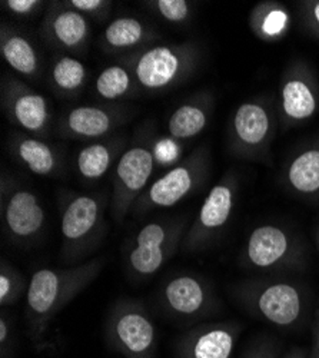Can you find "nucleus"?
<instances>
[{
  "mask_svg": "<svg viewBox=\"0 0 319 358\" xmlns=\"http://www.w3.org/2000/svg\"><path fill=\"white\" fill-rule=\"evenodd\" d=\"M103 266L101 257L73 266L40 268L32 275L26 294V322L34 344L45 345L50 322L99 277Z\"/></svg>",
  "mask_w": 319,
  "mask_h": 358,
  "instance_id": "f257e3e1",
  "label": "nucleus"
},
{
  "mask_svg": "<svg viewBox=\"0 0 319 358\" xmlns=\"http://www.w3.org/2000/svg\"><path fill=\"white\" fill-rule=\"evenodd\" d=\"M252 317L281 330H297L311 313V295L304 284L281 277L253 278L232 291Z\"/></svg>",
  "mask_w": 319,
  "mask_h": 358,
  "instance_id": "f03ea898",
  "label": "nucleus"
},
{
  "mask_svg": "<svg viewBox=\"0 0 319 358\" xmlns=\"http://www.w3.org/2000/svg\"><path fill=\"white\" fill-rule=\"evenodd\" d=\"M119 64L133 73L140 92L163 94L186 82L202 61V49L193 41L151 45L119 56Z\"/></svg>",
  "mask_w": 319,
  "mask_h": 358,
  "instance_id": "7ed1b4c3",
  "label": "nucleus"
},
{
  "mask_svg": "<svg viewBox=\"0 0 319 358\" xmlns=\"http://www.w3.org/2000/svg\"><path fill=\"white\" fill-rule=\"evenodd\" d=\"M106 205L103 195L75 192L61 195V261L65 266L84 262L103 243L109 229Z\"/></svg>",
  "mask_w": 319,
  "mask_h": 358,
  "instance_id": "20e7f679",
  "label": "nucleus"
},
{
  "mask_svg": "<svg viewBox=\"0 0 319 358\" xmlns=\"http://www.w3.org/2000/svg\"><path fill=\"white\" fill-rule=\"evenodd\" d=\"M308 264V247L304 238L281 224H260L245 241L239 255L244 270L279 275L304 271Z\"/></svg>",
  "mask_w": 319,
  "mask_h": 358,
  "instance_id": "39448f33",
  "label": "nucleus"
},
{
  "mask_svg": "<svg viewBox=\"0 0 319 358\" xmlns=\"http://www.w3.org/2000/svg\"><path fill=\"white\" fill-rule=\"evenodd\" d=\"M279 128L276 98L258 95L239 103L228 124L229 152L244 161L271 162V149Z\"/></svg>",
  "mask_w": 319,
  "mask_h": 358,
  "instance_id": "423d86ee",
  "label": "nucleus"
},
{
  "mask_svg": "<svg viewBox=\"0 0 319 358\" xmlns=\"http://www.w3.org/2000/svg\"><path fill=\"white\" fill-rule=\"evenodd\" d=\"M188 218L155 220L143 225L122 248L125 273L132 281H147L182 248Z\"/></svg>",
  "mask_w": 319,
  "mask_h": 358,
  "instance_id": "0eeeda50",
  "label": "nucleus"
},
{
  "mask_svg": "<svg viewBox=\"0 0 319 358\" xmlns=\"http://www.w3.org/2000/svg\"><path fill=\"white\" fill-rule=\"evenodd\" d=\"M209 149L207 146L195 149L144 189L133 205L132 214L143 217L155 210L175 206L204 185L209 176Z\"/></svg>",
  "mask_w": 319,
  "mask_h": 358,
  "instance_id": "6e6552de",
  "label": "nucleus"
},
{
  "mask_svg": "<svg viewBox=\"0 0 319 358\" xmlns=\"http://www.w3.org/2000/svg\"><path fill=\"white\" fill-rule=\"evenodd\" d=\"M105 337L110 351L124 358H155L158 352L156 325L140 301L121 298L106 317Z\"/></svg>",
  "mask_w": 319,
  "mask_h": 358,
  "instance_id": "1a4fd4ad",
  "label": "nucleus"
},
{
  "mask_svg": "<svg viewBox=\"0 0 319 358\" xmlns=\"http://www.w3.org/2000/svg\"><path fill=\"white\" fill-rule=\"evenodd\" d=\"M238 195L239 175L235 171H228L211 188L191 222L182 241L184 252H200L218 240L234 215Z\"/></svg>",
  "mask_w": 319,
  "mask_h": 358,
  "instance_id": "9d476101",
  "label": "nucleus"
},
{
  "mask_svg": "<svg viewBox=\"0 0 319 358\" xmlns=\"http://www.w3.org/2000/svg\"><path fill=\"white\" fill-rule=\"evenodd\" d=\"M155 169L152 139L142 134L126 148V151L114 165L110 196V214L116 224H121L149 185Z\"/></svg>",
  "mask_w": 319,
  "mask_h": 358,
  "instance_id": "9b49d317",
  "label": "nucleus"
},
{
  "mask_svg": "<svg viewBox=\"0 0 319 358\" xmlns=\"http://www.w3.org/2000/svg\"><path fill=\"white\" fill-rule=\"evenodd\" d=\"M158 304L168 317L186 322L211 318L223 308L212 284L193 273H181L166 280L159 288Z\"/></svg>",
  "mask_w": 319,
  "mask_h": 358,
  "instance_id": "f8f14e48",
  "label": "nucleus"
},
{
  "mask_svg": "<svg viewBox=\"0 0 319 358\" xmlns=\"http://www.w3.org/2000/svg\"><path fill=\"white\" fill-rule=\"evenodd\" d=\"M276 106L283 131L309 122L319 112V80L306 61L294 59L282 71Z\"/></svg>",
  "mask_w": 319,
  "mask_h": 358,
  "instance_id": "ddd939ff",
  "label": "nucleus"
},
{
  "mask_svg": "<svg viewBox=\"0 0 319 358\" xmlns=\"http://www.w3.org/2000/svg\"><path fill=\"white\" fill-rule=\"evenodd\" d=\"M0 205L3 231L10 243L32 247L40 240L46 227V211L32 189L3 176Z\"/></svg>",
  "mask_w": 319,
  "mask_h": 358,
  "instance_id": "4468645a",
  "label": "nucleus"
},
{
  "mask_svg": "<svg viewBox=\"0 0 319 358\" xmlns=\"http://www.w3.org/2000/svg\"><path fill=\"white\" fill-rule=\"evenodd\" d=\"M0 101L8 121L23 134L46 139L50 135L52 112L47 99L13 75H5Z\"/></svg>",
  "mask_w": 319,
  "mask_h": 358,
  "instance_id": "2eb2a0df",
  "label": "nucleus"
},
{
  "mask_svg": "<svg viewBox=\"0 0 319 358\" xmlns=\"http://www.w3.org/2000/svg\"><path fill=\"white\" fill-rule=\"evenodd\" d=\"M133 115L126 105H82L66 110L57 122V132L68 139L95 142L128 122Z\"/></svg>",
  "mask_w": 319,
  "mask_h": 358,
  "instance_id": "dca6fc26",
  "label": "nucleus"
},
{
  "mask_svg": "<svg viewBox=\"0 0 319 358\" xmlns=\"http://www.w3.org/2000/svg\"><path fill=\"white\" fill-rule=\"evenodd\" d=\"M238 321L200 322L184 333L175 345L178 358H232L242 334Z\"/></svg>",
  "mask_w": 319,
  "mask_h": 358,
  "instance_id": "f3484780",
  "label": "nucleus"
},
{
  "mask_svg": "<svg viewBox=\"0 0 319 358\" xmlns=\"http://www.w3.org/2000/svg\"><path fill=\"white\" fill-rule=\"evenodd\" d=\"M40 36L61 53L83 55L91 39L89 19L68 2H50L40 24Z\"/></svg>",
  "mask_w": 319,
  "mask_h": 358,
  "instance_id": "a211bd4d",
  "label": "nucleus"
},
{
  "mask_svg": "<svg viewBox=\"0 0 319 358\" xmlns=\"http://www.w3.org/2000/svg\"><path fill=\"white\" fill-rule=\"evenodd\" d=\"M283 188L304 201L319 199V138L299 146L282 166Z\"/></svg>",
  "mask_w": 319,
  "mask_h": 358,
  "instance_id": "6ab92c4d",
  "label": "nucleus"
},
{
  "mask_svg": "<svg viewBox=\"0 0 319 358\" xmlns=\"http://www.w3.org/2000/svg\"><path fill=\"white\" fill-rule=\"evenodd\" d=\"M156 32L143 20L133 16L113 19L101 36L99 48L105 53L125 56L154 45Z\"/></svg>",
  "mask_w": 319,
  "mask_h": 358,
  "instance_id": "aec40b11",
  "label": "nucleus"
},
{
  "mask_svg": "<svg viewBox=\"0 0 319 358\" xmlns=\"http://www.w3.org/2000/svg\"><path fill=\"white\" fill-rule=\"evenodd\" d=\"M9 148L16 161L31 173L49 178L61 171V155L46 139L23 132H16Z\"/></svg>",
  "mask_w": 319,
  "mask_h": 358,
  "instance_id": "412c9836",
  "label": "nucleus"
},
{
  "mask_svg": "<svg viewBox=\"0 0 319 358\" xmlns=\"http://www.w3.org/2000/svg\"><path fill=\"white\" fill-rule=\"evenodd\" d=\"M215 109V99L209 92L195 95L181 103L168 119V134L177 141H188L204 132Z\"/></svg>",
  "mask_w": 319,
  "mask_h": 358,
  "instance_id": "4be33fe9",
  "label": "nucleus"
},
{
  "mask_svg": "<svg viewBox=\"0 0 319 358\" xmlns=\"http://www.w3.org/2000/svg\"><path fill=\"white\" fill-rule=\"evenodd\" d=\"M0 53L15 72L29 79L39 78L42 59L36 46L24 34L6 23L0 27Z\"/></svg>",
  "mask_w": 319,
  "mask_h": 358,
  "instance_id": "5701e85b",
  "label": "nucleus"
},
{
  "mask_svg": "<svg viewBox=\"0 0 319 358\" xmlns=\"http://www.w3.org/2000/svg\"><path fill=\"white\" fill-rule=\"evenodd\" d=\"M125 139L103 138L83 146L76 158V168L84 181H99L118 164L125 149Z\"/></svg>",
  "mask_w": 319,
  "mask_h": 358,
  "instance_id": "b1692460",
  "label": "nucleus"
},
{
  "mask_svg": "<svg viewBox=\"0 0 319 358\" xmlns=\"http://www.w3.org/2000/svg\"><path fill=\"white\" fill-rule=\"evenodd\" d=\"M292 17L288 8L274 0H265L253 6L249 13V29L262 42L282 41L291 29Z\"/></svg>",
  "mask_w": 319,
  "mask_h": 358,
  "instance_id": "393cba45",
  "label": "nucleus"
},
{
  "mask_svg": "<svg viewBox=\"0 0 319 358\" xmlns=\"http://www.w3.org/2000/svg\"><path fill=\"white\" fill-rule=\"evenodd\" d=\"M88 80V69L80 59L59 53L50 66V82L52 86L64 98H76L82 94Z\"/></svg>",
  "mask_w": 319,
  "mask_h": 358,
  "instance_id": "a878e982",
  "label": "nucleus"
},
{
  "mask_svg": "<svg viewBox=\"0 0 319 358\" xmlns=\"http://www.w3.org/2000/svg\"><path fill=\"white\" fill-rule=\"evenodd\" d=\"M95 92L99 99L107 102L133 98L142 94L133 73L122 64L110 65L98 75Z\"/></svg>",
  "mask_w": 319,
  "mask_h": 358,
  "instance_id": "bb28decb",
  "label": "nucleus"
},
{
  "mask_svg": "<svg viewBox=\"0 0 319 358\" xmlns=\"http://www.w3.org/2000/svg\"><path fill=\"white\" fill-rule=\"evenodd\" d=\"M29 281L15 265L2 259L0 262V306L8 307L16 304L27 294Z\"/></svg>",
  "mask_w": 319,
  "mask_h": 358,
  "instance_id": "cd10ccee",
  "label": "nucleus"
},
{
  "mask_svg": "<svg viewBox=\"0 0 319 358\" xmlns=\"http://www.w3.org/2000/svg\"><path fill=\"white\" fill-rule=\"evenodd\" d=\"M144 5L165 22L175 24L188 22L195 9V3L188 2V0H154V2H147Z\"/></svg>",
  "mask_w": 319,
  "mask_h": 358,
  "instance_id": "c85d7f7f",
  "label": "nucleus"
},
{
  "mask_svg": "<svg viewBox=\"0 0 319 358\" xmlns=\"http://www.w3.org/2000/svg\"><path fill=\"white\" fill-rule=\"evenodd\" d=\"M295 5L301 27L312 38L319 39V0H301Z\"/></svg>",
  "mask_w": 319,
  "mask_h": 358,
  "instance_id": "c756f323",
  "label": "nucleus"
},
{
  "mask_svg": "<svg viewBox=\"0 0 319 358\" xmlns=\"http://www.w3.org/2000/svg\"><path fill=\"white\" fill-rule=\"evenodd\" d=\"M68 5L88 19L91 17L98 22L107 19L113 8V3L109 0H69Z\"/></svg>",
  "mask_w": 319,
  "mask_h": 358,
  "instance_id": "7c9ffc66",
  "label": "nucleus"
},
{
  "mask_svg": "<svg viewBox=\"0 0 319 358\" xmlns=\"http://www.w3.org/2000/svg\"><path fill=\"white\" fill-rule=\"evenodd\" d=\"M2 6L17 17H34L45 5L42 0H3Z\"/></svg>",
  "mask_w": 319,
  "mask_h": 358,
  "instance_id": "2f4dec72",
  "label": "nucleus"
},
{
  "mask_svg": "<svg viewBox=\"0 0 319 358\" xmlns=\"http://www.w3.org/2000/svg\"><path fill=\"white\" fill-rule=\"evenodd\" d=\"M242 358H279V347L271 340H259Z\"/></svg>",
  "mask_w": 319,
  "mask_h": 358,
  "instance_id": "473e14b6",
  "label": "nucleus"
},
{
  "mask_svg": "<svg viewBox=\"0 0 319 358\" xmlns=\"http://www.w3.org/2000/svg\"><path fill=\"white\" fill-rule=\"evenodd\" d=\"M12 343H13L12 324L6 317V314H2V317H0V357L2 358L10 357Z\"/></svg>",
  "mask_w": 319,
  "mask_h": 358,
  "instance_id": "72a5a7b5",
  "label": "nucleus"
},
{
  "mask_svg": "<svg viewBox=\"0 0 319 358\" xmlns=\"http://www.w3.org/2000/svg\"><path fill=\"white\" fill-rule=\"evenodd\" d=\"M308 358H319V310L315 313L312 322V344Z\"/></svg>",
  "mask_w": 319,
  "mask_h": 358,
  "instance_id": "f704fd0d",
  "label": "nucleus"
},
{
  "mask_svg": "<svg viewBox=\"0 0 319 358\" xmlns=\"http://www.w3.org/2000/svg\"><path fill=\"white\" fill-rule=\"evenodd\" d=\"M281 358H308V354L304 348L294 347V348L289 350L288 352H285Z\"/></svg>",
  "mask_w": 319,
  "mask_h": 358,
  "instance_id": "c9c22d12",
  "label": "nucleus"
},
{
  "mask_svg": "<svg viewBox=\"0 0 319 358\" xmlns=\"http://www.w3.org/2000/svg\"><path fill=\"white\" fill-rule=\"evenodd\" d=\"M315 243H316V248H318V252H319V227L315 231Z\"/></svg>",
  "mask_w": 319,
  "mask_h": 358,
  "instance_id": "e433bc0d",
  "label": "nucleus"
}]
</instances>
